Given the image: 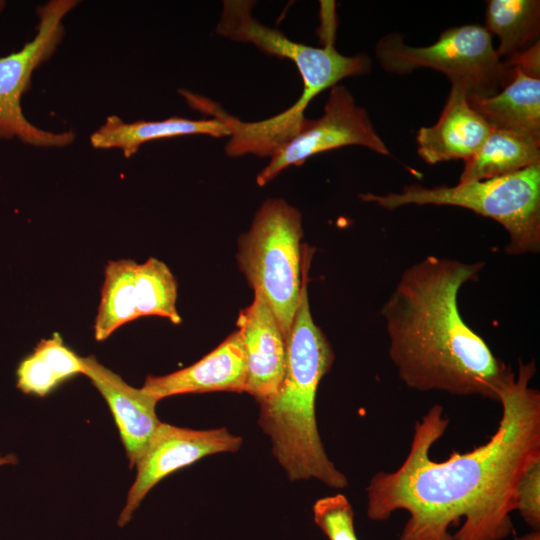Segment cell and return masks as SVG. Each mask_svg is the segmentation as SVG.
I'll return each instance as SVG.
<instances>
[{
  "label": "cell",
  "mask_w": 540,
  "mask_h": 540,
  "mask_svg": "<svg viewBox=\"0 0 540 540\" xmlns=\"http://www.w3.org/2000/svg\"><path fill=\"white\" fill-rule=\"evenodd\" d=\"M491 127L469 104L466 92L451 85L438 121L416 134L417 153L429 165L470 159L484 144Z\"/></svg>",
  "instance_id": "cell-14"
},
{
  "label": "cell",
  "mask_w": 540,
  "mask_h": 540,
  "mask_svg": "<svg viewBox=\"0 0 540 540\" xmlns=\"http://www.w3.org/2000/svg\"><path fill=\"white\" fill-rule=\"evenodd\" d=\"M437 540H453L452 535L450 533L445 534L444 536L440 537Z\"/></svg>",
  "instance_id": "cell-27"
},
{
  "label": "cell",
  "mask_w": 540,
  "mask_h": 540,
  "mask_svg": "<svg viewBox=\"0 0 540 540\" xmlns=\"http://www.w3.org/2000/svg\"><path fill=\"white\" fill-rule=\"evenodd\" d=\"M493 128L540 142V77L513 66L511 80L495 95L467 97Z\"/></svg>",
  "instance_id": "cell-15"
},
{
  "label": "cell",
  "mask_w": 540,
  "mask_h": 540,
  "mask_svg": "<svg viewBox=\"0 0 540 540\" xmlns=\"http://www.w3.org/2000/svg\"><path fill=\"white\" fill-rule=\"evenodd\" d=\"M137 264L132 259L107 263L94 323L97 341H104L122 325L139 318L135 295Z\"/></svg>",
  "instance_id": "cell-19"
},
{
  "label": "cell",
  "mask_w": 540,
  "mask_h": 540,
  "mask_svg": "<svg viewBox=\"0 0 540 540\" xmlns=\"http://www.w3.org/2000/svg\"><path fill=\"white\" fill-rule=\"evenodd\" d=\"M375 54L390 73L404 75L420 68L439 71L467 97L495 95L513 75V66L498 57L492 36L477 24L448 28L436 42L423 47L406 45L402 35L390 33L379 39Z\"/></svg>",
  "instance_id": "cell-6"
},
{
  "label": "cell",
  "mask_w": 540,
  "mask_h": 540,
  "mask_svg": "<svg viewBox=\"0 0 540 540\" xmlns=\"http://www.w3.org/2000/svg\"><path fill=\"white\" fill-rule=\"evenodd\" d=\"M77 3L52 0L39 6L34 38L21 50L0 57V139L17 137L37 147H64L74 141L72 131L54 133L31 124L22 112L21 98L30 87L34 70L55 52L64 35L62 19Z\"/></svg>",
  "instance_id": "cell-8"
},
{
  "label": "cell",
  "mask_w": 540,
  "mask_h": 540,
  "mask_svg": "<svg viewBox=\"0 0 540 540\" xmlns=\"http://www.w3.org/2000/svg\"><path fill=\"white\" fill-rule=\"evenodd\" d=\"M540 164V142L493 128L481 148L468 160L459 183L507 175Z\"/></svg>",
  "instance_id": "cell-17"
},
{
  "label": "cell",
  "mask_w": 540,
  "mask_h": 540,
  "mask_svg": "<svg viewBox=\"0 0 540 540\" xmlns=\"http://www.w3.org/2000/svg\"><path fill=\"white\" fill-rule=\"evenodd\" d=\"M4 6H5V2L0 0V12L4 8Z\"/></svg>",
  "instance_id": "cell-28"
},
{
  "label": "cell",
  "mask_w": 540,
  "mask_h": 540,
  "mask_svg": "<svg viewBox=\"0 0 540 540\" xmlns=\"http://www.w3.org/2000/svg\"><path fill=\"white\" fill-rule=\"evenodd\" d=\"M16 376L18 389L25 394L40 397L47 395L62 382L52 365L34 351L19 363Z\"/></svg>",
  "instance_id": "cell-22"
},
{
  "label": "cell",
  "mask_w": 540,
  "mask_h": 540,
  "mask_svg": "<svg viewBox=\"0 0 540 540\" xmlns=\"http://www.w3.org/2000/svg\"><path fill=\"white\" fill-rule=\"evenodd\" d=\"M302 236L301 213L282 198H269L239 238V268L272 310L286 339L302 290Z\"/></svg>",
  "instance_id": "cell-5"
},
{
  "label": "cell",
  "mask_w": 540,
  "mask_h": 540,
  "mask_svg": "<svg viewBox=\"0 0 540 540\" xmlns=\"http://www.w3.org/2000/svg\"><path fill=\"white\" fill-rule=\"evenodd\" d=\"M306 285L287 337L284 377L276 394L259 403L258 423L290 480L316 479L343 489L347 477L326 453L315 412L317 389L333 365L334 352L312 318Z\"/></svg>",
  "instance_id": "cell-3"
},
{
  "label": "cell",
  "mask_w": 540,
  "mask_h": 540,
  "mask_svg": "<svg viewBox=\"0 0 540 540\" xmlns=\"http://www.w3.org/2000/svg\"><path fill=\"white\" fill-rule=\"evenodd\" d=\"M515 511L532 530H540V460L520 478L515 491Z\"/></svg>",
  "instance_id": "cell-23"
},
{
  "label": "cell",
  "mask_w": 540,
  "mask_h": 540,
  "mask_svg": "<svg viewBox=\"0 0 540 540\" xmlns=\"http://www.w3.org/2000/svg\"><path fill=\"white\" fill-rule=\"evenodd\" d=\"M534 361L518 360L498 393L501 417L489 439L472 450L430 457L449 426L435 404L414 424L409 451L394 471H378L366 487V513L386 521L409 515L399 540H437L462 525L453 540H503L513 531L515 491L523 473L540 460V393L530 386Z\"/></svg>",
  "instance_id": "cell-1"
},
{
  "label": "cell",
  "mask_w": 540,
  "mask_h": 540,
  "mask_svg": "<svg viewBox=\"0 0 540 540\" xmlns=\"http://www.w3.org/2000/svg\"><path fill=\"white\" fill-rule=\"evenodd\" d=\"M241 444L242 438L226 428L193 430L161 422L135 464L137 474L118 525H126L147 493L169 474L205 456L235 452Z\"/></svg>",
  "instance_id": "cell-10"
},
{
  "label": "cell",
  "mask_w": 540,
  "mask_h": 540,
  "mask_svg": "<svg viewBox=\"0 0 540 540\" xmlns=\"http://www.w3.org/2000/svg\"><path fill=\"white\" fill-rule=\"evenodd\" d=\"M485 263L429 255L408 267L381 308L388 354L409 388L498 401L513 371L463 320L458 295Z\"/></svg>",
  "instance_id": "cell-2"
},
{
  "label": "cell",
  "mask_w": 540,
  "mask_h": 540,
  "mask_svg": "<svg viewBox=\"0 0 540 540\" xmlns=\"http://www.w3.org/2000/svg\"><path fill=\"white\" fill-rule=\"evenodd\" d=\"M246 381V354L237 330L196 363L167 375L147 376L142 389L159 401L188 393L246 392Z\"/></svg>",
  "instance_id": "cell-12"
},
{
  "label": "cell",
  "mask_w": 540,
  "mask_h": 540,
  "mask_svg": "<svg viewBox=\"0 0 540 540\" xmlns=\"http://www.w3.org/2000/svg\"><path fill=\"white\" fill-rule=\"evenodd\" d=\"M196 134L225 137L230 135V131L216 118L193 120L170 117L161 121L126 123L112 115L91 135L90 142L94 148H118L125 157H130L146 142Z\"/></svg>",
  "instance_id": "cell-16"
},
{
  "label": "cell",
  "mask_w": 540,
  "mask_h": 540,
  "mask_svg": "<svg viewBox=\"0 0 540 540\" xmlns=\"http://www.w3.org/2000/svg\"><path fill=\"white\" fill-rule=\"evenodd\" d=\"M484 28L499 40L500 59L522 53L539 42L540 1L489 0Z\"/></svg>",
  "instance_id": "cell-18"
},
{
  "label": "cell",
  "mask_w": 540,
  "mask_h": 540,
  "mask_svg": "<svg viewBox=\"0 0 540 540\" xmlns=\"http://www.w3.org/2000/svg\"><path fill=\"white\" fill-rule=\"evenodd\" d=\"M515 540H540V530H532L531 532L515 537Z\"/></svg>",
  "instance_id": "cell-25"
},
{
  "label": "cell",
  "mask_w": 540,
  "mask_h": 540,
  "mask_svg": "<svg viewBox=\"0 0 540 540\" xmlns=\"http://www.w3.org/2000/svg\"><path fill=\"white\" fill-rule=\"evenodd\" d=\"M136 308L139 317L159 316L181 323L176 309L177 283L168 266L153 257L137 264L135 272Z\"/></svg>",
  "instance_id": "cell-20"
},
{
  "label": "cell",
  "mask_w": 540,
  "mask_h": 540,
  "mask_svg": "<svg viewBox=\"0 0 540 540\" xmlns=\"http://www.w3.org/2000/svg\"><path fill=\"white\" fill-rule=\"evenodd\" d=\"M84 375L107 402L119 430L130 465L135 466L161 421L158 400L126 383L94 356L81 357Z\"/></svg>",
  "instance_id": "cell-13"
},
{
  "label": "cell",
  "mask_w": 540,
  "mask_h": 540,
  "mask_svg": "<svg viewBox=\"0 0 540 540\" xmlns=\"http://www.w3.org/2000/svg\"><path fill=\"white\" fill-rule=\"evenodd\" d=\"M247 364L246 392L258 403L272 398L284 377L287 339L266 301L254 293L237 319Z\"/></svg>",
  "instance_id": "cell-11"
},
{
  "label": "cell",
  "mask_w": 540,
  "mask_h": 540,
  "mask_svg": "<svg viewBox=\"0 0 540 540\" xmlns=\"http://www.w3.org/2000/svg\"><path fill=\"white\" fill-rule=\"evenodd\" d=\"M349 145L366 147L381 155L391 153L376 132L366 109L357 105L352 93L342 85L331 88L323 115L278 150L257 175L264 186L290 166H300L308 158Z\"/></svg>",
  "instance_id": "cell-9"
},
{
  "label": "cell",
  "mask_w": 540,
  "mask_h": 540,
  "mask_svg": "<svg viewBox=\"0 0 540 540\" xmlns=\"http://www.w3.org/2000/svg\"><path fill=\"white\" fill-rule=\"evenodd\" d=\"M313 517L329 540H358L353 507L345 495L338 493L318 499L313 505Z\"/></svg>",
  "instance_id": "cell-21"
},
{
  "label": "cell",
  "mask_w": 540,
  "mask_h": 540,
  "mask_svg": "<svg viewBox=\"0 0 540 540\" xmlns=\"http://www.w3.org/2000/svg\"><path fill=\"white\" fill-rule=\"evenodd\" d=\"M34 352L52 365L62 382L77 374L84 375L82 358L69 349L57 333L48 339H42Z\"/></svg>",
  "instance_id": "cell-24"
},
{
  "label": "cell",
  "mask_w": 540,
  "mask_h": 540,
  "mask_svg": "<svg viewBox=\"0 0 540 540\" xmlns=\"http://www.w3.org/2000/svg\"><path fill=\"white\" fill-rule=\"evenodd\" d=\"M17 462V458L13 454H8L5 456L0 455V466L7 465V464H15Z\"/></svg>",
  "instance_id": "cell-26"
},
{
  "label": "cell",
  "mask_w": 540,
  "mask_h": 540,
  "mask_svg": "<svg viewBox=\"0 0 540 540\" xmlns=\"http://www.w3.org/2000/svg\"><path fill=\"white\" fill-rule=\"evenodd\" d=\"M253 1L225 0L216 32L226 38L248 42L261 51L291 60L303 80V92L295 102L306 109L318 94L347 77L367 74L371 60L365 54L345 56L327 38L323 47L295 42L252 16Z\"/></svg>",
  "instance_id": "cell-7"
},
{
  "label": "cell",
  "mask_w": 540,
  "mask_h": 540,
  "mask_svg": "<svg viewBox=\"0 0 540 540\" xmlns=\"http://www.w3.org/2000/svg\"><path fill=\"white\" fill-rule=\"evenodd\" d=\"M386 210L406 205L456 206L500 223L508 232L509 255L540 250V164L491 179L455 186H405L401 192L360 194Z\"/></svg>",
  "instance_id": "cell-4"
}]
</instances>
